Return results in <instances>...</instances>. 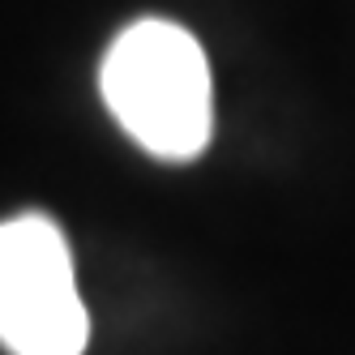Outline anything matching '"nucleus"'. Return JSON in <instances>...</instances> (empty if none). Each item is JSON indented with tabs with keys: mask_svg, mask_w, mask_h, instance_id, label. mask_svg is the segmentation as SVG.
Returning <instances> with one entry per match:
<instances>
[{
	"mask_svg": "<svg viewBox=\"0 0 355 355\" xmlns=\"http://www.w3.org/2000/svg\"><path fill=\"white\" fill-rule=\"evenodd\" d=\"M103 103L146 155L193 163L214 137V86L201 43L163 17L120 31L98 69Z\"/></svg>",
	"mask_w": 355,
	"mask_h": 355,
	"instance_id": "nucleus-1",
	"label": "nucleus"
},
{
	"mask_svg": "<svg viewBox=\"0 0 355 355\" xmlns=\"http://www.w3.org/2000/svg\"><path fill=\"white\" fill-rule=\"evenodd\" d=\"M90 313L64 232L43 214L0 223V347L9 355H82Z\"/></svg>",
	"mask_w": 355,
	"mask_h": 355,
	"instance_id": "nucleus-2",
	"label": "nucleus"
}]
</instances>
